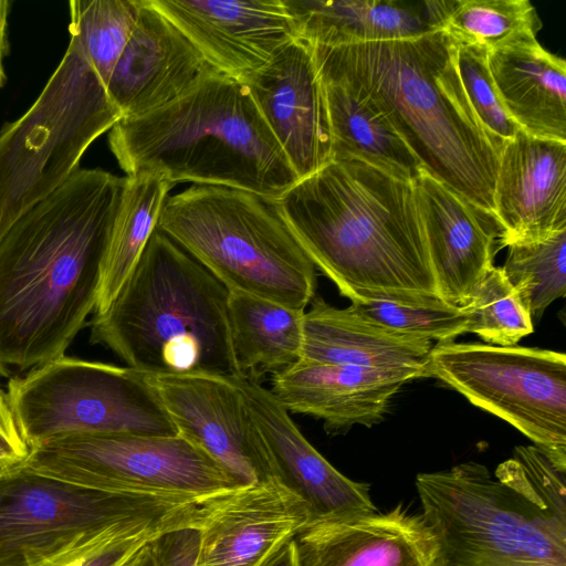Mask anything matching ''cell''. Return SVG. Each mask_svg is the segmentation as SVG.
Returning a JSON list of instances; mask_svg holds the SVG:
<instances>
[{
  "instance_id": "2e32d148",
  "label": "cell",
  "mask_w": 566,
  "mask_h": 566,
  "mask_svg": "<svg viewBox=\"0 0 566 566\" xmlns=\"http://www.w3.org/2000/svg\"><path fill=\"white\" fill-rule=\"evenodd\" d=\"M220 73L245 81L296 39L283 0H149Z\"/></svg>"
},
{
  "instance_id": "7a4b0ae2",
  "label": "cell",
  "mask_w": 566,
  "mask_h": 566,
  "mask_svg": "<svg viewBox=\"0 0 566 566\" xmlns=\"http://www.w3.org/2000/svg\"><path fill=\"white\" fill-rule=\"evenodd\" d=\"M275 202L315 269L350 302L448 304L437 291L411 180L335 157Z\"/></svg>"
},
{
  "instance_id": "d4e9b609",
  "label": "cell",
  "mask_w": 566,
  "mask_h": 566,
  "mask_svg": "<svg viewBox=\"0 0 566 566\" xmlns=\"http://www.w3.org/2000/svg\"><path fill=\"white\" fill-rule=\"evenodd\" d=\"M500 99L525 133L566 142V62L537 39L488 51Z\"/></svg>"
},
{
  "instance_id": "30bf717a",
  "label": "cell",
  "mask_w": 566,
  "mask_h": 566,
  "mask_svg": "<svg viewBox=\"0 0 566 566\" xmlns=\"http://www.w3.org/2000/svg\"><path fill=\"white\" fill-rule=\"evenodd\" d=\"M429 375L522 432L566 473V356L522 346L444 342Z\"/></svg>"
},
{
  "instance_id": "8d00e7d4",
  "label": "cell",
  "mask_w": 566,
  "mask_h": 566,
  "mask_svg": "<svg viewBox=\"0 0 566 566\" xmlns=\"http://www.w3.org/2000/svg\"><path fill=\"white\" fill-rule=\"evenodd\" d=\"M199 534L193 526L170 530L155 539L159 566H197Z\"/></svg>"
},
{
  "instance_id": "5b68a950",
  "label": "cell",
  "mask_w": 566,
  "mask_h": 566,
  "mask_svg": "<svg viewBox=\"0 0 566 566\" xmlns=\"http://www.w3.org/2000/svg\"><path fill=\"white\" fill-rule=\"evenodd\" d=\"M109 148L126 176L221 186L277 200L297 180L247 85L218 73L149 114L120 118Z\"/></svg>"
},
{
  "instance_id": "603a6c76",
  "label": "cell",
  "mask_w": 566,
  "mask_h": 566,
  "mask_svg": "<svg viewBox=\"0 0 566 566\" xmlns=\"http://www.w3.org/2000/svg\"><path fill=\"white\" fill-rule=\"evenodd\" d=\"M312 45L407 40L442 30L454 0H283Z\"/></svg>"
},
{
  "instance_id": "484cf974",
  "label": "cell",
  "mask_w": 566,
  "mask_h": 566,
  "mask_svg": "<svg viewBox=\"0 0 566 566\" xmlns=\"http://www.w3.org/2000/svg\"><path fill=\"white\" fill-rule=\"evenodd\" d=\"M304 313L249 293L229 291L231 345L241 378L258 381L302 358Z\"/></svg>"
},
{
  "instance_id": "d6986e66",
  "label": "cell",
  "mask_w": 566,
  "mask_h": 566,
  "mask_svg": "<svg viewBox=\"0 0 566 566\" xmlns=\"http://www.w3.org/2000/svg\"><path fill=\"white\" fill-rule=\"evenodd\" d=\"M437 291L463 307L502 249L495 218L424 169L412 180Z\"/></svg>"
},
{
  "instance_id": "e575fe53",
  "label": "cell",
  "mask_w": 566,
  "mask_h": 566,
  "mask_svg": "<svg viewBox=\"0 0 566 566\" xmlns=\"http://www.w3.org/2000/svg\"><path fill=\"white\" fill-rule=\"evenodd\" d=\"M455 63L465 95L482 126L503 144L512 139L520 127L496 92L488 66V51L457 41Z\"/></svg>"
},
{
  "instance_id": "d6a6232c",
  "label": "cell",
  "mask_w": 566,
  "mask_h": 566,
  "mask_svg": "<svg viewBox=\"0 0 566 566\" xmlns=\"http://www.w3.org/2000/svg\"><path fill=\"white\" fill-rule=\"evenodd\" d=\"M465 333L490 345L514 346L534 331L532 317L501 266H491L463 306Z\"/></svg>"
},
{
  "instance_id": "f35d334b",
  "label": "cell",
  "mask_w": 566,
  "mask_h": 566,
  "mask_svg": "<svg viewBox=\"0 0 566 566\" xmlns=\"http://www.w3.org/2000/svg\"><path fill=\"white\" fill-rule=\"evenodd\" d=\"M155 539L146 542L138 547L129 556L125 566H159L156 555Z\"/></svg>"
},
{
  "instance_id": "ab89813d",
  "label": "cell",
  "mask_w": 566,
  "mask_h": 566,
  "mask_svg": "<svg viewBox=\"0 0 566 566\" xmlns=\"http://www.w3.org/2000/svg\"><path fill=\"white\" fill-rule=\"evenodd\" d=\"M268 566H296L293 539L289 542Z\"/></svg>"
},
{
  "instance_id": "8fae6325",
  "label": "cell",
  "mask_w": 566,
  "mask_h": 566,
  "mask_svg": "<svg viewBox=\"0 0 566 566\" xmlns=\"http://www.w3.org/2000/svg\"><path fill=\"white\" fill-rule=\"evenodd\" d=\"M25 468L94 491L181 495L200 502L241 486L180 434L60 437L35 446Z\"/></svg>"
},
{
  "instance_id": "52a82bcc",
  "label": "cell",
  "mask_w": 566,
  "mask_h": 566,
  "mask_svg": "<svg viewBox=\"0 0 566 566\" xmlns=\"http://www.w3.org/2000/svg\"><path fill=\"white\" fill-rule=\"evenodd\" d=\"M157 229L228 291L302 311L315 297L316 269L275 200L229 187L193 185L166 199Z\"/></svg>"
},
{
  "instance_id": "277c9868",
  "label": "cell",
  "mask_w": 566,
  "mask_h": 566,
  "mask_svg": "<svg viewBox=\"0 0 566 566\" xmlns=\"http://www.w3.org/2000/svg\"><path fill=\"white\" fill-rule=\"evenodd\" d=\"M565 476L534 444L494 475L474 461L417 474L432 566H566Z\"/></svg>"
},
{
  "instance_id": "ac0fdd59",
  "label": "cell",
  "mask_w": 566,
  "mask_h": 566,
  "mask_svg": "<svg viewBox=\"0 0 566 566\" xmlns=\"http://www.w3.org/2000/svg\"><path fill=\"white\" fill-rule=\"evenodd\" d=\"M268 453L272 474L308 505L312 521L377 512L370 484L334 468L302 434L271 390L237 377Z\"/></svg>"
},
{
  "instance_id": "1f68e13d",
  "label": "cell",
  "mask_w": 566,
  "mask_h": 566,
  "mask_svg": "<svg viewBox=\"0 0 566 566\" xmlns=\"http://www.w3.org/2000/svg\"><path fill=\"white\" fill-rule=\"evenodd\" d=\"M509 251L502 268L517 291L533 323L546 308L566 294V229L546 238L516 242Z\"/></svg>"
},
{
  "instance_id": "74e56055",
  "label": "cell",
  "mask_w": 566,
  "mask_h": 566,
  "mask_svg": "<svg viewBox=\"0 0 566 566\" xmlns=\"http://www.w3.org/2000/svg\"><path fill=\"white\" fill-rule=\"evenodd\" d=\"M10 7L11 2L9 0H0V87L4 85L7 80L3 62L9 50L8 21Z\"/></svg>"
},
{
  "instance_id": "f546056e",
  "label": "cell",
  "mask_w": 566,
  "mask_h": 566,
  "mask_svg": "<svg viewBox=\"0 0 566 566\" xmlns=\"http://www.w3.org/2000/svg\"><path fill=\"white\" fill-rule=\"evenodd\" d=\"M542 21L527 0H454L444 30L486 51L536 39Z\"/></svg>"
},
{
  "instance_id": "4dcf8cb0",
  "label": "cell",
  "mask_w": 566,
  "mask_h": 566,
  "mask_svg": "<svg viewBox=\"0 0 566 566\" xmlns=\"http://www.w3.org/2000/svg\"><path fill=\"white\" fill-rule=\"evenodd\" d=\"M142 0H71L70 35L106 86L137 22Z\"/></svg>"
},
{
  "instance_id": "cb8c5ba5",
  "label": "cell",
  "mask_w": 566,
  "mask_h": 566,
  "mask_svg": "<svg viewBox=\"0 0 566 566\" xmlns=\"http://www.w3.org/2000/svg\"><path fill=\"white\" fill-rule=\"evenodd\" d=\"M303 317L302 358L374 369H419L429 377L432 342L385 326L354 305L338 308L319 296Z\"/></svg>"
},
{
  "instance_id": "f1b7e54d",
  "label": "cell",
  "mask_w": 566,
  "mask_h": 566,
  "mask_svg": "<svg viewBox=\"0 0 566 566\" xmlns=\"http://www.w3.org/2000/svg\"><path fill=\"white\" fill-rule=\"evenodd\" d=\"M200 505L165 515L124 520L88 532L36 566H125L146 542L170 530L196 527Z\"/></svg>"
},
{
  "instance_id": "ffe728a7",
  "label": "cell",
  "mask_w": 566,
  "mask_h": 566,
  "mask_svg": "<svg viewBox=\"0 0 566 566\" xmlns=\"http://www.w3.org/2000/svg\"><path fill=\"white\" fill-rule=\"evenodd\" d=\"M428 377L419 369H374L301 358L272 376L270 389L289 413L323 420L331 436L379 423L401 387Z\"/></svg>"
},
{
  "instance_id": "ba28073f",
  "label": "cell",
  "mask_w": 566,
  "mask_h": 566,
  "mask_svg": "<svg viewBox=\"0 0 566 566\" xmlns=\"http://www.w3.org/2000/svg\"><path fill=\"white\" fill-rule=\"evenodd\" d=\"M120 118L105 85L70 35L38 98L0 128V240L22 214L80 169L91 144Z\"/></svg>"
},
{
  "instance_id": "e0dca14e",
  "label": "cell",
  "mask_w": 566,
  "mask_h": 566,
  "mask_svg": "<svg viewBox=\"0 0 566 566\" xmlns=\"http://www.w3.org/2000/svg\"><path fill=\"white\" fill-rule=\"evenodd\" d=\"M220 73L149 0H142L134 31L106 92L122 118L155 112Z\"/></svg>"
},
{
  "instance_id": "4316f807",
  "label": "cell",
  "mask_w": 566,
  "mask_h": 566,
  "mask_svg": "<svg viewBox=\"0 0 566 566\" xmlns=\"http://www.w3.org/2000/svg\"><path fill=\"white\" fill-rule=\"evenodd\" d=\"M321 77L328 108L333 158H357L412 181L423 167L387 116L346 83Z\"/></svg>"
},
{
  "instance_id": "9a60e30c",
  "label": "cell",
  "mask_w": 566,
  "mask_h": 566,
  "mask_svg": "<svg viewBox=\"0 0 566 566\" xmlns=\"http://www.w3.org/2000/svg\"><path fill=\"white\" fill-rule=\"evenodd\" d=\"M243 83L298 179L332 160L325 90L308 42L286 43Z\"/></svg>"
},
{
  "instance_id": "7402d4cb",
  "label": "cell",
  "mask_w": 566,
  "mask_h": 566,
  "mask_svg": "<svg viewBox=\"0 0 566 566\" xmlns=\"http://www.w3.org/2000/svg\"><path fill=\"white\" fill-rule=\"evenodd\" d=\"M296 566H432L434 535L402 504L311 522L294 538Z\"/></svg>"
},
{
  "instance_id": "5bb4252c",
  "label": "cell",
  "mask_w": 566,
  "mask_h": 566,
  "mask_svg": "<svg viewBox=\"0 0 566 566\" xmlns=\"http://www.w3.org/2000/svg\"><path fill=\"white\" fill-rule=\"evenodd\" d=\"M312 521L305 501L276 478L200 505L197 566H268Z\"/></svg>"
},
{
  "instance_id": "3957f363",
  "label": "cell",
  "mask_w": 566,
  "mask_h": 566,
  "mask_svg": "<svg viewBox=\"0 0 566 566\" xmlns=\"http://www.w3.org/2000/svg\"><path fill=\"white\" fill-rule=\"evenodd\" d=\"M312 46L322 76L342 81L367 97L427 172L493 216L504 144L473 112L457 69V41L449 33Z\"/></svg>"
},
{
  "instance_id": "4fadbf2b",
  "label": "cell",
  "mask_w": 566,
  "mask_h": 566,
  "mask_svg": "<svg viewBox=\"0 0 566 566\" xmlns=\"http://www.w3.org/2000/svg\"><path fill=\"white\" fill-rule=\"evenodd\" d=\"M146 376L178 434L205 450L240 485L273 478L237 377L211 373Z\"/></svg>"
},
{
  "instance_id": "836d02e7",
  "label": "cell",
  "mask_w": 566,
  "mask_h": 566,
  "mask_svg": "<svg viewBox=\"0 0 566 566\" xmlns=\"http://www.w3.org/2000/svg\"><path fill=\"white\" fill-rule=\"evenodd\" d=\"M367 317L405 334L438 343L453 342L465 334L469 316L463 307L402 305L385 301L350 302Z\"/></svg>"
},
{
  "instance_id": "d590c367",
  "label": "cell",
  "mask_w": 566,
  "mask_h": 566,
  "mask_svg": "<svg viewBox=\"0 0 566 566\" xmlns=\"http://www.w3.org/2000/svg\"><path fill=\"white\" fill-rule=\"evenodd\" d=\"M32 447L23 437L7 391L0 387V478L27 467Z\"/></svg>"
},
{
  "instance_id": "8992f818",
  "label": "cell",
  "mask_w": 566,
  "mask_h": 566,
  "mask_svg": "<svg viewBox=\"0 0 566 566\" xmlns=\"http://www.w3.org/2000/svg\"><path fill=\"white\" fill-rule=\"evenodd\" d=\"M228 296L218 279L156 228L114 301L94 314L90 338L145 375L241 377Z\"/></svg>"
},
{
  "instance_id": "7c38bea8",
  "label": "cell",
  "mask_w": 566,
  "mask_h": 566,
  "mask_svg": "<svg viewBox=\"0 0 566 566\" xmlns=\"http://www.w3.org/2000/svg\"><path fill=\"white\" fill-rule=\"evenodd\" d=\"M200 503L181 495L94 491L23 468L0 478V566H36L88 532Z\"/></svg>"
},
{
  "instance_id": "83f0119b",
  "label": "cell",
  "mask_w": 566,
  "mask_h": 566,
  "mask_svg": "<svg viewBox=\"0 0 566 566\" xmlns=\"http://www.w3.org/2000/svg\"><path fill=\"white\" fill-rule=\"evenodd\" d=\"M174 185L156 174L126 176L122 203L103 261L94 314L104 312L134 270L157 228Z\"/></svg>"
},
{
  "instance_id": "6da1fadb",
  "label": "cell",
  "mask_w": 566,
  "mask_h": 566,
  "mask_svg": "<svg viewBox=\"0 0 566 566\" xmlns=\"http://www.w3.org/2000/svg\"><path fill=\"white\" fill-rule=\"evenodd\" d=\"M126 177L78 169L0 240V376L65 355L95 311Z\"/></svg>"
},
{
  "instance_id": "44dd1931",
  "label": "cell",
  "mask_w": 566,
  "mask_h": 566,
  "mask_svg": "<svg viewBox=\"0 0 566 566\" xmlns=\"http://www.w3.org/2000/svg\"><path fill=\"white\" fill-rule=\"evenodd\" d=\"M493 205L502 248L566 229V142L520 128L501 150Z\"/></svg>"
},
{
  "instance_id": "9c48e42d",
  "label": "cell",
  "mask_w": 566,
  "mask_h": 566,
  "mask_svg": "<svg viewBox=\"0 0 566 566\" xmlns=\"http://www.w3.org/2000/svg\"><path fill=\"white\" fill-rule=\"evenodd\" d=\"M7 395L32 449L72 434H178L147 376L127 366L63 355L11 378Z\"/></svg>"
}]
</instances>
